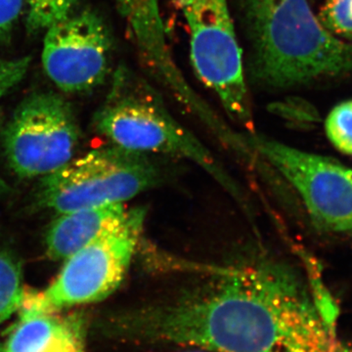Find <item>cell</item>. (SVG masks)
<instances>
[{"label": "cell", "mask_w": 352, "mask_h": 352, "mask_svg": "<svg viewBox=\"0 0 352 352\" xmlns=\"http://www.w3.org/2000/svg\"><path fill=\"white\" fill-rule=\"evenodd\" d=\"M176 261L188 278L132 314L139 337L212 352H352L289 261L267 251L224 263Z\"/></svg>", "instance_id": "6da1fadb"}, {"label": "cell", "mask_w": 352, "mask_h": 352, "mask_svg": "<svg viewBox=\"0 0 352 352\" xmlns=\"http://www.w3.org/2000/svg\"><path fill=\"white\" fill-rule=\"evenodd\" d=\"M254 82L272 89L352 73V43L321 24L309 0H236Z\"/></svg>", "instance_id": "7a4b0ae2"}, {"label": "cell", "mask_w": 352, "mask_h": 352, "mask_svg": "<svg viewBox=\"0 0 352 352\" xmlns=\"http://www.w3.org/2000/svg\"><path fill=\"white\" fill-rule=\"evenodd\" d=\"M94 126L118 147L198 164L252 214L247 197L230 173L195 134L173 117L156 88L127 67H120L113 75L107 98L95 115Z\"/></svg>", "instance_id": "3957f363"}, {"label": "cell", "mask_w": 352, "mask_h": 352, "mask_svg": "<svg viewBox=\"0 0 352 352\" xmlns=\"http://www.w3.org/2000/svg\"><path fill=\"white\" fill-rule=\"evenodd\" d=\"M157 157L112 144L92 150L43 177L39 204L59 214L124 204L166 179Z\"/></svg>", "instance_id": "277c9868"}, {"label": "cell", "mask_w": 352, "mask_h": 352, "mask_svg": "<svg viewBox=\"0 0 352 352\" xmlns=\"http://www.w3.org/2000/svg\"><path fill=\"white\" fill-rule=\"evenodd\" d=\"M146 210L131 208L117 228L66 259L45 289L27 292L20 316L57 314L76 305L101 302L119 288L140 245Z\"/></svg>", "instance_id": "5b68a950"}, {"label": "cell", "mask_w": 352, "mask_h": 352, "mask_svg": "<svg viewBox=\"0 0 352 352\" xmlns=\"http://www.w3.org/2000/svg\"><path fill=\"white\" fill-rule=\"evenodd\" d=\"M197 76L248 131H254L244 58L229 0H182Z\"/></svg>", "instance_id": "8992f818"}, {"label": "cell", "mask_w": 352, "mask_h": 352, "mask_svg": "<svg viewBox=\"0 0 352 352\" xmlns=\"http://www.w3.org/2000/svg\"><path fill=\"white\" fill-rule=\"evenodd\" d=\"M250 148L280 173L319 231L352 240V170L331 159L247 132Z\"/></svg>", "instance_id": "52a82bcc"}, {"label": "cell", "mask_w": 352, "mask_h": 352, "mask_svg": "<svg viewBox=\"0 0 352 352\" xmlns=\"http://www.w3.org/2000/svg\"><path fill=\"white\" fill-rule=\"evenodd\" d=\"M80 131L73 110L54 94L25 98L4 131L9 166L22 178L44 177L73 159Z\"/></svg>", "instance_id": "ba28073f"}, {"label": "cell", "mask_w": 352, "mask_h": 352, "mask_svg": "<svg viewBox=\"0 0 352 352\" xmlns=\"http://www.w3.org/2000/svg\"><path fill=\"white\" fill-rule=\"evenodd\" d=\"M112 50L107 24L98 13L87 9L45 30L41 60L51 82L62 91L76 94L105 82Z\"/></svg>", "instance_id": "9c48e42d"}, {"label": "cell", "mask_w": 352, "mask_h": 352, "mask_svg": "<svg viewBox=\"0 0 352 352\" xmlns=\"http://www.w3.org/2000/svg\"><path fill=\"white\" fill-rule=\"evenodd\" d=\"M124 204L82 208L60 214L46 234V251L55 261H66L120 226L129 214Z\"/></svg>", "instance_id": "30bf717a"}, {"label": "cell", "mask_w": 352, "mask_h": 352, "mask_svg": "<svg viewBox=\"0 0 352 352\" xmlns=\"http://www.w3.org/2000/svg\"><path fill=\"white\" fill-rule=\"evenodd\" d=\"M0 352H85L82 323L57 314L20 316Z\"/></svg>", "instance_id": "8fae6325"}, {"label": "cell", "mask_w": 352, "mask_h": 352, "mask_svg": "<svg viewBox=\"0 0 352 352\" xmlns=\"http://www.w3.org/2000/svg\"><path fill=\"white\" fill-rule=\"evenodd\" d=\"M24 295L19 261L10 252L0 249V324L19 311Z\"/></svg>", "instance_id": "7c38bea8"}, {"label": "cell", "mask_w": 352, "mask_h": 352, "mask_svg": "<svg viewBox=\"0 0 352 352\" xmlns=\"http://www.w3.org/2000/svg\"><path fill=\"white\" fill-rule=\"evenodd\" d=\"M78 0H27L28 31L34 34L45 31L58 21L74 12Z\"/></svg>", "instance_id": "4fadbf2b"}, {"label": "cell", "mask_w": 352, "mask_h": 352, "mask_svg": "<svg viewBox=\"0 0 352 352\" xmlns=\"http://www.w3.org/2000/svg\"><path fill=\"white\" fill-rule=\"evenodd\" d=\"M325 131L336 149L352 156V99L333 108L326 119Z\"/></svg>", "instance_id": "5bb4252c"}, {"label": "cell", "mask_w": 352, "mask_h": 352, "mask_svg": "<svg viewBox=\"0 0 352 352\" xmlns=\"http://www.w3.org/2000/svg\"><path fill=\"white\" fill-rule=\"evenodd\" d=\"M317 17L333 36L352 38V0H326Z\"/></svg>", "instance_id": "9a60e30c"}, {"label": "cell", "mask_w": 352, "mask_h": 352, "mask_svg": "<svg viewBox=\"0 0 352 352\" xmlns=\"http://www.w3.org/2000/svg\"><path fill=\"white\" fill-rule=\"evenodd\" d=\"M31 61L29 56L13 59L0 56V99L22 82Z\"/></svg>", "instance_id": "2e32d148"}, {"label": "cell", "mask_w": 352, "mask_h": 352, "mask_svg": "<svg viewBox=\"0 0 352 352\" xmlns=\"http://www.w3.org/2000/svg\"><path fill=\"white\" fill-rule=\"evenodd\" d=\"M25 4L27 0H0V43L10 36Z\"/></svg>", "instance_id": "e0dca14e"}, {"label": "cell", "mask_w": 352, "mask_h": 352, "mask_svg": "<svg viewBox=\"0 0 352 352\" xmlns=\"http://www.w3.org/2000/svg\"><path fill=\"white\" fill-rule=\"evenodd\" d=\"M7 185L6 184V182L2 180V178L0 177V196L3 195L4 193L7 191Z\"/></svg>", "instance_id": "ac0fdd59"}, {"label": "cell", "mask_w": 352, "mask_h": 352, "mask_svg": "<svg viewBox=\"0 0 352 352\" xmlns=\"http://www.w3.org/2000/svg\"><path fill=\"white\" fill-rule=\"evenodd\" d=\"M186 352H206V351H186ZM208 352H212V351H208Z\"/></svg>", "instance_id": "d6986e66"}]
</instances>
